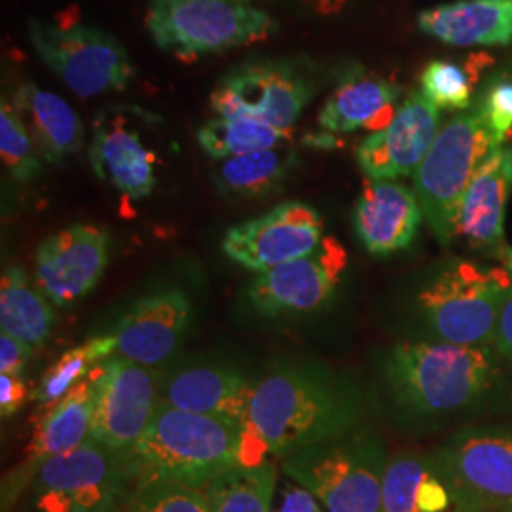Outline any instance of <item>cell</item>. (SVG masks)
I'll return each instance as SVG.
<instances>
[{
    "label": "cell",
    "mask_w": 512,
    "mask_h": 512,
    "mask_svg": "<svg viewBox=\"0 0 512 512\" xmlns=\"http://www.w3.org/2000/svg\"><path fill=\"white\" fill-rule=\"evenodd\" d=\"M357 393L319 366H283L256 382L245 433L258 458H287L319 442L355 433Z\"/></svg>",
    "instance_id": "obj_1"
},
{
    "label": "cell",
    "mask_w": 512,
    "mask_h": 512,
    "mask_svg": "<svg viewBox=\"0 0 512 512\" xmlns=\"http://www.w3.org/2000/svg\"><path fill=\"white\" fill-rule=\"evenodd\" d=\"M54 323L48 296L31 287L25 270L8 268L0 283V330L37 349L48 340Z\"/></svg>",
    "instance_id": "obj_28"
},
{
    "label": "cell",
    "mask_w": 512,
    "mask_h": 512,
    "mask_svg": "<svg viewBox=\"0 0 512 512\" xmlns=\"http://www.w3.org/2000/svg\"><path fill=\"white\" fill-rule=\"evenodd\" d=\"M480 107L486 114L490 128L494 129L497 139L505 143L512 133V82L501 80L482 95Z\"/></svg>",
    "instance_id": "obj_35"
},
{
    "label": "cell",
    "mask_w": 512,
    "mask_h": 512,
    "mask_svg": "<svg viewBox=\"0 0 512 512\" xmlns=\"http://www.w3.org/2000/svg\"><path fill=\"white\" fill-rule=\"evenodd\" d=\"M143 112L126 105L103 110L93 124L90 145L95 175L133 202L150 196L156 186V158L135 128Z\"/></svg>",
    "instance_id": "obj_17"
},
{
    "label": "cell",
    "mask_w": 512,
    "mask_h": 512,
    "mask_svg": "<svg viewBox=\"0 0 512 512\" xmlns=\"http://www.w3.org/2000/svg\"><path fill=\"white\" fill-rule=\"evenodd\" d=\"M33 355V348L18 338L0 332V374L23 376V370Z\"/></svg>",
    "instance_id": "obj_36"
},
{
    "label": "cell",
    "mask_w": 512,
    "mask_h": 512,
    "mask_svg": "<svg viewBox=\"0 0 512 512\" xmlns=\"http://www.w3.org/2000/svg\"><path fill=\"white\" fill-rule=\"evenodd\" d=\"M0 156L19 183L33 181L42 171V156L8 101H2L0 107Z\"/></svg>",
    "instance_id": "obj_33"
},
{
    "label": "cell",
    "mask_w": 512,
    "mask_h": 512,
    "mask_svg": "<svg viewBox=\"0 0 512 512\" xmlns=\"http://www.w3.org/2000/svg\"><path fill=\"white\" fill-rule=\"evenodd\" d=\"M423 211L414 190L395 181H366L355 205V232L366 251L387 256L406 249L420 230Z\"/></svg>",
    "instance_id": "obj_20"
},
{
    "label": "cell",
    "mask_w": 512,
    "mask_h": 512,
    "mask_svg": "<svg viewBox=\"0 0 512 512\" xmlns=\"http://www.w3.org/2000/svg\"><path fill=\"white\" fill-rule=\"evenodd\" d=\"M313 95V76L300 61L251 57L220 78L211 109L219 116H245L289 131Z\"/></svg>",
    "instance_id": "obj_9"
},
{
    "label": "cell",
    "mask_w": 512,
    "mask_h": 512,
    "mask_svg": "<svg viewBox=\"0 0 512 512\" xmlns=\"http://www.w3.org/2000/svg\"><path fill=\"white\" fill-rule=\"evenodd\" d=\"M135 512H211L202 488L162 476H141L135 497Z\"/></svg>",
    "instance_id": "obj_32"
},
{
    "label": "cell",
    "mask_w": 512,
    "mask_h": 512,
    "mask_svg": "<svg viewBox=\"0 0 512 512\" xmlns=\"http://www.w3.org/2000/svg\"><path fill=\"white\" fill-rule=\"evenodd\" d=\"M238 2H245V0H238Z\"/></svg>",
    "instance_id": "obj_41"
},
{
    "label": "cell",
    "mask_w": 512,
    "mask_h": 512,
    "mask_svg": "<svg viewBox=\"0 0 512 512\" xmlns=\"http://www.w3.org/2000/svg\"><path fill=\"white\" fill-rule=\"evenodd\" d=\"M116 353L114 336H97L86 344L67 351L52 368L42 376L35 393V401L42 406H55L65 399L76 385L88 378L93 365L105 363Z\"/></svg>",
    "instance_id": "obj_31"
},
{
    "label": "cell",
    "mask_w": 512,
    "mask_h": 512,
    "mask_svg": "<svg viewBox=\"0 0 512 512\" xmlns=\"http://www.w3.org/2000/svg\"><path fill=\"white\" fill-rule=\"evenodd\" d=\"M384 512H467L439 459L395 454L387 459Z\"/></svg>",
    "instance_id": "obj_22"
},
{
    "label": "cell",
    "mask_w": 512,
    "mask_h": 512,
    "mask_svg": "<svg viewBox=\"0 0 512 512\" xmlns=\"http://www.w3.org/2000/svg\"><path fill=\"white\" fill-rule=\"evenodd\" d=\"M403 86L374 74L349 73L319 110V126L330 133L384 129L399 109Z\"/></svg>",
    "instance_id": "obj_24"
},
{
    "label": "cell",
    "mask_w": 512,
    "mask_h": 512,
    "mask_svg": "<svg viewBox=\"0 0 512 512\" xmlns=\"http://www.w3.org/2000/svg\"><path fill=\"white\" fill-rule=\"evenodd\" d=\"M95 406V372L82 380L73 391L50 408L38 423L35 437L27 448L25 461L2 484V505L10 509L23 490H27L42 463L67 454L92 433Z\"/></svg>",
    "instance_id": "obj_18"
},
{
    "label": "cell",
    "mask_w": 512,
    "mask_h": 512,
    "mask_svg": "<svg viewBox=\"0 0 512 512\" xmlns=\"http://www.w3.org/2000/svg\"><path fill=\"white\" fill-rule=\"evenodd\" d=\"M435 458L467 512H512V429H463Z\"/></svg>",
    "instance_id": "obj_11"
},
{
    "label": "cell",
    "mask_w": 512,
    "mask_h": 512,
    "mask_svg": "<svg viewBox=\"0 0 512 512\" xmlns=\"http://www.w3.org/2000/svg\"><path fill=\"white\" fill-rule=\"evenodd\" d=\"M253 387L247 378L228 368L196 366L175 374L165 385L162 403L245 427Z\"/></svg>",
    "instance_id": "obj_23"
},
{
    "label": "cell",
    "mask_w": 512,
    "mask_h": 512,
    "mask_svg": "<svg viewBox=\"0 0 512 512\" xmlns=\"http://www.w3.org/2000/svg\"><path fill=\"white\" fill-rule=\"evenodd\" d=\"M190 323V302L181 291H165L139 300L114 330L116 353L139 365H160L179 346Z\"/></svg>",
    "instance_id": "obj_19"
},
{
    "label": "cell",
    "mask_w": 512,
    "mask_h": 512,
    "mask_svg": "<svg viewBox=\"0 0 512 512\" xmlns=\"http://www.w3.org/2000/svg\"><path fill=\"white\" fill-rule=\"evenodd\" d=\"M421 33L450 46H505L512 42V0H458L423 10Z\"/></svg>",
    "instance_id": "obj_25"
},
{
    "label": "cell",
    "mask_w": 512,
    "mask_h": 512,
    "mask_svg": "<svg viewBox=\"0 0 512 512\" xmlns=\"http://www.w3.org/2000/svg\"><path fill=\"white\" fill-rule=\"evenodd\" d=\"M162 399L145 365L112 355L95 368V406L90 439L129 454L147 433Z\"/></svg>",
    "instance_id": "obj_12"
},
{
    "label": "cell",
    "mask_w": 512,
    "mask_h": 512,
    "mask_svg": "<svg viewBox=\"0 0 512 512\" xmlns=\"http://www.w3.org/2000/svg\"><path fill=\"white\" fill-rule=\"evenodd\" d=\"M27 399V385L23 376L0 374V412L2 418L16 414Z\"/></svg>",
    "instance_id": "obj_37"
},
{
    "label": "cell",
    "mask_w": 512,
    "mask_h": 512,
    "mask_svg": "<svg viewBox=\"0 0 512 512\" xmlns=\"http://www.w3.org/2000/svg\"><path fill=\"white\" fill-rule=\"evenodd\" d=\"M10 105L46 162L61 165L80 152L84 126L65 99L27 82L19 86Z\"/></svg>",
    "instance_id": "obj_26"
},
{
    "label": "cell",
    "mask_w": 512,
    "mask_h": 512,
    "mask_svg": "<svg viewBox=\"0 0 512 512\" xmlns=\"http://www.w3.org/2000/svg\"><path fill=\"white\" fill-rule=\"evenodd\" d=\"M391 397L416 416H446L482 403L501 380L492 348L401 342L385 361Z\"/></svg>",
    "instance_id": "obj_2"
},
{
    "label": "cell",
    "mask_w": 512,
    "mask_h": 512,
    "mask_svg": "<svg viewBox=\"0 0 512 512\" xmlns=\"http://www.w3.org/2000/svg\"><path fill=\"white\" fill-rule=\"evenodd\" d=\"M420 90L439 109H471L473 73L452 61H431L421 73Z\"/></svg>",
    "instance_id": "obj_34"
},
{
    "label": "cell",
    "mask_w": 512,
    "mask_h": 512,
    "mask_svg": "<svg viewBox=\"0 0 512 512\" xmlns=\"http://www.w3.org/2000/svg\"><path fill=\"white\" fill-rule=\"evenodd\" d=\"M440 128V109L421 90L412 92L393 120L370 133L357 148V162L370 181H395L414 175Z\"/></svg>",
    "instance_id": "obj_15"
},
{
    "label": "cell",
    "mask_w": 512,
    "mask_h": 512,
    "mask_svg": "<svg viewBox=\"0 0 512 512\" xmlns=\"http://www.w3.org/2000/svg\"><path fill=\"white\" fill-rule=\"evenodd\" d=\"M131 473L129 454L86 440L40 465L31 503L37 512H110Z\"/></svg>",
    "instance_id": "obj_10"
},
{
    "label": "cell",
    "mask_w": 512,
    "mask_h": 512,
    "mask_svg": "<svg viewBox=\"0 0 512 512\" xmlns=\"http://www.w3.org/2000/svg\"><path fill=\"white\" fill-rule=\"evenodd\" d=\"M277 471L274 463L239 465L213 478L203 490L211 512H270Z\"/></svg>",
    "instance_id": "obj_29"
},
{
    "label": "cell",
    "mask_w": 512,
    "mask_h": 512,
    "mask_svg": "<svg viewBox=\"0 0 512 512\" xmlns=\"http://www.w3.org/2000/svg\"><path fill=\"white\" fill-rule=\"evenodd\" d=\"M298 156L291 148L275 147L217 162L213 183L224 198L258 200L272 196L287 183Z\"/></svg>",
    "instance_id": "obj_27"
},
{
    "label": "cell",
    "mask_w": 512,
    "mask_h": 512,
    "mask_svg": "<svg viewBox=\"0 0 512 512\" xmlns=\"http://www.w3.org/2000/svg\"><path fill=\"white\" fill-rule=\"evenodd\" d=\"M287 139L289 131L245 116H217L198 131L200 147L217 162L281 147Z\"/></svg>",
    "instance_id": "obj_30"
},
{
    "label": "cell",
    "mask_w": 512,
    "mask_h": 512,
    "mask_svg": "<svg viewBox=\"0 0 512 512\" xmlns=\"http://www.w3.org/2000/svg\"><path fill=\"white\" fill-rule=\"evenodd\" d=\"M133 473L162 476L194 488L239 467H249V440L236 421L160 404L147 433L129 452Z\"/></svg>",
    "instance_id": "obj_3"
},
{
    "label": "cell",
    "mask_w": 512,
    "mask_h": 512,
    "mask_svg": "<svg viewBox=\"0 0 512 512\" xmlns=\"http://www.w3.org/2000/svg\"><path fill=\"white\" fill-rule=\"evenodd\" d=\"M323 239V219L311 205L285 202L232 226L222 238V251L239 266L262 274L311 255Z\"/></svg>",
    "instance_id": "obj_14"
},
{
    "label": "cell",
    "mask_w": 512,
    "mask_h": 512,
    "mask_svg": "<svg viewBox=\"0 0 512 512\" xmlns=\"http://www.w3.org/2000/svg\"><path fill=\"white\" fill-rule=\"evenodd\" d=\"M145 23L154 44L181 59L224 54L279 31L268 12L238 0H150Z\"/></svg>",
    "instance_id": "obj_6"
},
{
    "label": "cell",
    "mask_w": 512,
    "mask_h": 512,
    "mask_svg": "<svg viewBox=\"0 0 512 512\" xmlns=\"http://www.w3.org/2000/svg\"><path fill=\"white\" fill-rule=\"evenodd\" d=\"M319 505L321 503L308 490H304L300 486V488H293L285 494L279 512H321Z\"/></svg>",
    "instance_id": "obj_39"
},
{
    "label": "cell",
    "mask_w": 512,
    "mask_h": 512,
    "mask_svg": "<svg viewBox=\"0 0 512 512\" xmlns=\"http://www.w3.org/2000/svg\"><path fill=\"white\" fill-rule=\"evenodd\" d=\"M497 258L503 262V266L512 274V247L505 245V247L497 253Z\"/></svg>",
    "instance_id": "obj_40"
},
{
    "label": "cell",
    "mask_w": 512,
    "mask_h": 512,
    "mask_svg": "<svg viewBox=\"0 0 512 512\" xmlns=\"http://www.w3.org/2000/svg\"><path fill=\"white\" fill-rule=\"evenodd\" d=\"M27 37L40 61L84 99L122 92L137 73L122 42L97 27H59L31 18Z\"/></svg>",
    "instance_id": "obj_8"
},
{
    "label": "cell",
    "mask_w": 512,
    "mask_h": 512,
    "mask_svg": "<svg viewBox=\"0 0 512 512\" xmlns=\"http://www.w3.org/2000/svg\"><path fill=\"white\" fill-rule=\"evenodd\" d=\"M346 266V249L325 238L311 255L256 275L247 294L253 308L266 317L315 313L329 308Z\"/></svg>",
    "instance_id": "obj_13"
},
{
    "label": "cell",
    "mask_w": 512,
    "mask_h": 512,
    "mask_svg": "<svg viewBox=\"0 0 512 512\" xmlns=\"http://www.w3.org/2000/svg\"><path fill=\"white\" fill-rule=\"evenodd\" d=\"M512 289V274L467 260L450 262L420 293V311L439 340L492 348L499 311Z\"/></svg>",
    "instance_id": "obj_7"
},
{
    "label": "cell",
    "mask_w": 512,
    "mask_h": 512,
    "mask_svg": "<svg viewBox=\"0 0 512 512\" xmlns=\"http://www.w3.org/2000/svg\"><path fill=\"white\" fill-rule=\"evenodd\" d=\"M512 190V147L501 145L480 165L459 207L458 238L497 255L505 247L503 220Z\"/></svg>",
    "instance_id": "obj_21"
},
{
    "label": "cell",
    "mask_w": 512,
    "mask_h": 512,
    "mask_svg": "<svg viewBox=\"0 0 512 512\" xmlns=\"http://www.w3.org/2000/svg\"><path fill=\"white\" fill-rule=\"evenodd\" d=\"M503 145L480 103L446 124L414 173L423 217L444 247L458 239L459 207L480 165Z\"/></svg>",
    "instance_id": "obj_4"
},
{
    "label": "cell",
    "mask_w": 512,
    "mask_h": 512,
    "mask_svg": "<svg viewBox=\"0 0 512 512\" xmlns=\"http://www.w3.org/2000/svg\"><path fill=\"white\" fill-rule=\"evenodd\" d=\"M384 444L374 433H351L283 458V471L329 512H384Z\"/></svg>",
    "instance_id": "obj_5"
},
{
    "label": "cell",
    "mask_w": 512,
    "mask_h": 512,
    "mask_svg": "<svg viewBox=\"0 0 512 512\" xmlns=\"http://www.w3.org/2000/svg\"><path fill=\"white\" fill-rule=\"evenodd\" d=\"M109 232L73 224L46 239L37 251V283L57 306H69L99 283L109 262Z\"/></svg>",
    "instance_id": "obj_16"
},
{
    "label": "cell",
    "mask_w": 512,
    "mask_h": 512,
    "mask_svg": "<svg viewBox=\"0 0 512 512\" xmlns=\"http://www.w3.org/2000/svg\"><path fill=\"white\" fill-rule=\"evenodd\" d=\"M495 349L497 353L507 359L512 365V289L503 308L499 311L497 327H495Z\"/></svg>",
    "instance_id": "obj_38"
}]
</instances>
